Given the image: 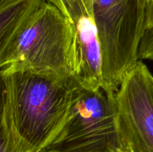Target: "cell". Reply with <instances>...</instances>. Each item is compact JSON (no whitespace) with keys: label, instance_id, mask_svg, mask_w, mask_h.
Listing matches in <instances>:
<instances>
[{"label":"cell","instance_id":"5","mask_svg":"<svg viewBox=\"0 0 153 152\" xmlns=\"http://www.w3.org/2000/svg\"><path fill=\"white\" fill-rule=\"evenodd\" d=\"M123 152H153V75L138 61L115 93Z\"/></svg>","mask_w":153,"mask_h":152},{"label":"cell","instance_id":"6","mask_svg":"<svg viewBox=\"0 0 153 152\" xmlns=\"http://www.w3.org/2000/svg\"><path fill=\"white\" fill-rule=\"evenodd\" d=\"M46 0H0V70L26 22Z\"/></svg>","mask_w":153,"mask_h":152},{"label":"cell","instance_id":"1","mask_svg":"<svg viewBox=\"0 0 153 152\" xmlns=\"http://www.w3.org/2000/svg\"><path fill=\"white\" fill-rule=\"evenodd\" d=\"M4 84V119L18 152H42L70 114L79 83L28 70H0Z\"/></svg>","mask_w":153,"mask_h":152},{"label":"cell","instance_id":"9","mask_svg":"<svg viewBox=\"0 0 153 152\" xmlns=\"http://www.w3.org/2000/svg\"><path fill=\"white\" fill-rule=\"evenodd\" d=\"M146 29L153 27V0H144Z\"/></svg>","mask_w":153,"mask_h":152},{"label":"cell","instance_id":"8","mask_svg":"<svg viewBox=\"0 0 153 152\" xmlns=\"http://www.w3.org/2000/svg\"><path fill=\"white\" fill-rule=\"evenodd\" d=\"M139 60L153 62V27L146 29L138 49Z\"/></svg>","mask_w":153,"mask_h":152},{"label":"cell","instance_id":"4","mask_svg":"<svg viewBox=\"0 0 153 152\" xmlns=\"http://www.w3.org/2000/svg\"><path fill=\"white\" fill-rule=\"evenodd\" d=\"M115 93L79 83L64 126L42 152H123Z\"/></svg>","mask_w":153,"mask_h":152},{"label":"cell","instance_id":"2","mask_svg":"<svg viewBox=\"0 0 153 152\" xmlns=\"http://www.w3.org/2000/svg\"><path fill=\"white\" fill-rule=\"evenodd\" d=\"M73 41L69 19L58 7L46 1L22 28L1 70H28L73 77Z\"/></svg>","mask_w":153,"mask_h":152},{"label":"cell","instance_id":"3","mask_svg":"<svg viewBox=\"0 0 153 152\" xmlns=\"http://www.w3.org/2000/svg\"><path fill=\"white\" fill-rule=\"evenodd\" d=\"M102 87L116 93L127 73L139 60L146 31L144 0H94Z\"/></svg>","mask_w":153,"mask_h":152},{"label":"cell","instance_id":"10","mask_svg":"<svg viewBox=\"0 0 153 152\" xmlns=\"http://www.w3.org/2000/svg\"></svg>","mask_w":153,"mask_h":152},{"label":"cell","instance_id":"7","mask_svg":"<svg viewBox=\"0 0 153 152\" xmlns=\"http://www.w3.org/2000/svg\"><path fill=\"white\" fill-rule=\"evenodd\" d=\"M4 84L0 72V152H18L9 134L4 119Z\"/></svg>","mask_w":153,"mask_h":152}]
</instances>
